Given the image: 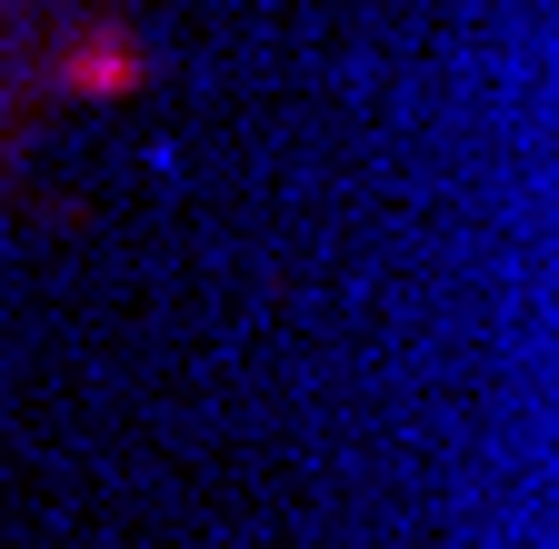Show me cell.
Instances as JSON below:
<instances>
[{
	"instance_id": "6da1fadb",
	"label": "cell",
	"mask_w": 559,
	"mask_h": 549,
	"mask_svg": "<svg viewBox=\"0 0 559 549\" xmlns=\"http://www.w3.org/2000/svg\"><path fill=\"white\" fill-rule=\"evenodd\" d=\"M180 0H0V230L70 190L91 141L160 91Z\"/></svg>"
}]
</instances>
